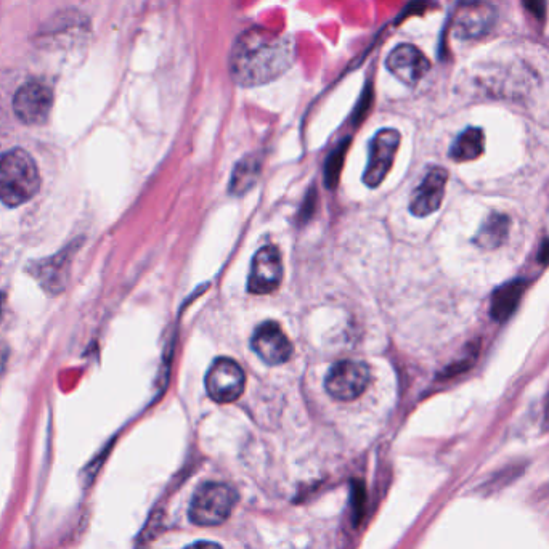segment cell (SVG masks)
<instances>
[{
    "instance_id": "cell-1",
    "label": "cell",
    "mask_w": 549,
    "mask_h": 549,
    "mask_svg": "<svg viewBox=\"0 0 549 549\" xmlns=\"http://www.w3.org/2000/svg\"><path fill=\"white\" fill-rule=\"evenodd\" d=\"M294 57L291 37L265 28L246 29L230 53V73L238 86H264L283 76L293 66Z\"/></svg>"
},
{
    "instance_id": "cell-2",
    "label": "cell",
    "mask_w": 549,
    "mask_h": 549,
    "mask_svg": "<svg viewBox=\"0 0 549 549\" xmlns=\"http://www.w3.org/2000/svg\"><path fill=\"white\" fill-rule=\"evenodd\" d=\"M39 171L28 151L15 148L0 155V201L17 208L39 190Z\"/></svg>"
},
{
    "instance_id": "cell-3",
    "label": "cell",
    "mask_w": 549,
    "mask_h": 549,
    "mask_svg": "<svg viewBox=\"0 0 549 549\" xmlns=\"http://www.w3.org/2000/svg\"><path fill=\"white\" fill-rule=\"evenodd\" d=\"M238 501V493L232 485L224 482H206L196 490L188 508L193 524L201 527H216L232 516Z\"/></svg>"
},
{
    "instance_id": "cell-4",
    "label": "cell",
    "mask_w": 549,
    "mask_h": 549,
    "mask_svg": "<svg viewBox=\"0 0 549 549\" xmlns=\"http://www.w3.org/2000/svg\"><path fill=\"white\" fill-rule=\"evenodd\" d=\"M371 381L370 366L360 360H342L331 366L326 376V392L341 402L355 400L366 391Z\"/></svg>"
},
{
    "instance_id": "cell-5",
    "label": "cell",
    "mask_w": 549,
    "mask_h": 549,
    "mask_svg": "<svg viewBox=\"0 0 549 549\" xmlns=\"http://www.w3.org/2000/svg\"><path fill=\"white\" fill-rule=\"evenodd\" d=\"M244 386L246 376L243 368L232 358H217L206 375V391L217 403H232L240 399Z\"/></svg>"
},
{
    "instance_id": "cell-6",
    "label": "cell",
    "mask_w": 549,
    "mask_h": 549,
    "mask_svg": "<svg viewBox=\"0 0 549 549\" xmlns=\"http://www.w3.org/2000/svg\"><path fill=\"white\" fill-rule=\"evenodd\" d=\"M400 134L395 129H383L373 137L370 143V155L366 164L363 183L366 187L376 188L383 183L394 164L399 150Z\"/></svg>"
},
{
    "instance_id": "cell-7",
    "label": "cell",
    "mask_w": 549,
    "mask_h": 549,
    "mask_svg": "<svg viewBox=\"0 0 549 549\" xmlns=\"http://www.w3.org/2000/svg\"><path fill=\"white\" fill-rule=\"evenodd\" d=\"M52 103V89L44 82L31 81L18 89L13 98V110L21 122L37 126L49 118Z\"/></svg>"
},
{
    "instance_id": "cell-8",
    "label": "cell",
    "mask_w": 549,
    "mask_h": 549,
    "mask_svg": "<svg viewBox=\"0 0 549 549\" xmlns=\"http://www.w3.org/2000/svg\"><path fill=\"white\" fill-rule=\"evenodd\" d=\"M283 280V261L275 246L259 249L251 265L248 291L253 294H270L278 289Z\"/></svg>"
},
{
    "instance_id": "cell-9",
    "label": "cell",
    "mask_w": 549,
    "mask_h": 549,
    "mask_svg": "<svg viewBox=\"0 0 549 549\" xmlns=\"http://www.w3.org/2000/svg\"><path fill=\"white\" fill-rule=\"evenodd\" d=\"M251 347L270 366L283 365L293 355V344L275 322H265L257 326L251 339Z\"/></svg>"
},
{
    "instance_id": "cell-10",
    "label": "cell",
    "mask_w": 549,
    "mask_h": 549,
    "mask_svg": "<svg viewBox=\"0 0 549 549\" xmlns=\"http://www.w3.org/2000/svg\"><path fill=\"white\" fill-rule=\"evenodd\" d=\"M387 70L407 86H416L431 70V63L418 47L410 44L399 45L387 57Z\"/></svg>"
},
{
    "instance_id": "cell-11",
    "label": "cell",
    "mask_w": 549,
    "mask_h": 549,
    "mask_svg": "<svg viewBox=\"0 0 549 549\" xmlns=\"http://www.w3.org/2000/svg\"><path fill=\"white\" fill-rule=\"evenodd\" d=\"M448 172L444 167H434L427 172L423 182L419 183L411 196L410 211L413 216L427 217L434 214L444 201Z\"/></svg>"
},
{
    "instance_id": "cell-12",
    "label": "cell",
    "mask_w": 549,
    "mask_h": 549,
    "mask_svg": "<svg viewBox=\"0 0 549 549\" xmlns=\"http://www.w3.org/2000/svg\"><path fill=\"white\" fill-rule=\"evenodd\" d=\"M495 21V12L490 5L480 0L461 5L453 18V33L460 39H477L490 31Z\"/></svg>"
},
{
    "instance_id": "cell-13",
    "label": "cell",
    "mask_w": 549,
    "mask_h": 549,
    "mask_svg": "<svg viewBox=\"0 0 549 549\" xmlns=\"http://www.w3.org/2000/svg\"><path fill=\"white\" fill-rule=\"evenodd\" d=\"M524 281H511L508 285L501 286L492 297L490 312L497 322H506L516 312L524 296Z\"/></svg>"
},
{
    "instance_id": "cell-14",
    "label": "cell",
    "mask_w": 549,
    "mask_h": 549,
    "mask_svg": "<svg viewBox=\"0 0 549 549\" xmlns=\"http://www.w3.org/2000/svg\"><path fill=\"white\" fill-rule=\"evenodd\" d=\"M485 150V137L484 132L477 129V127H469L463 134L455 140L453 143L452 156L455 161H474V159L480 158Z\"/></svg>"
},
{
    "instance_id": "cell-15",
    "label": "cell",
    "mask_w": 549,
    "mask_h": 549,
    "mask_svg": "<svg viewBox=\"0 0 549 549\" xmlns=\"http://www.w3.org/2000/svg\"><path fill=\"white\" fill-rule=\"evenodd\" d=\"M508 233V217L503 216V214H492L480 228L476 241L480 248L495 249L505 243Z\"/></svg>"
},
{
    "instance_id": "cell-16",
    "label": "cell",
    "mask_w": 549,
    "mask_h": 549,
    "mask_svg": "<svg viewBox=\"0 0 549 549\" xmlns=\"http://www.w3.org/2000/svg\"><path fill=\"white\" fill-rule=\"evenodd\" d=\"M261 174V161L256 158H244L233 171L232 182H230V192L233 195H244L249 188L254 187V183Z\"/></svg>"
},
{
    "instance_id": "cell-17",
    "label": "cell",
    "mask_w": 549,
    "mask_h": 549,
    "mask_svg": "<svg viewBox=\"0 0 549 549\" xmlns=\"http://www.w3.org/2000/svg\"><path fill=\"white\" fill-rule=\"evenodd\" d=\"M347 142L341 143L336 150L331 153L328 163L325 167V180L326 185L330 188H334L336 182H338L339 174H341L342 163L346 158Z\"/></svg>"
},
{
    "instance_id": "cell-18",
    "label": "cell",
    "mask_w": 549,
    "mask_h": 549,
    "mask_svg": "<svg viewBox=\"0 0 549 549\" xmlns=\"http://www.w3.org/2000/svg\"><path fill=\"white\" fill-rule=\"evenodd\" d=\"M525 9L532 13L533 17L543 20L546 13V0H522Z\"/></svg>"
},
{
    "instance_id": "cell-19",
    "label": "cell",
    "mask_w": 549,
    "mask_h": 549,
    "mask_svg": "<svg viewBox=\"0 0 549 549\" xmlns=\"http://www.w3.org/2000/svg\"><path fill=\"white\" fill-rule=\"evenodd\" d=\"M185 549H222V546L217 545L214 541H196Z\"/></svg>"
},
{
    "instance_id": "cell-20",
    "label": "cell",
    "mask_w": 549,
    "mask_h": 549,
    "mask_svg": "<svg viewBox=\"0 0 549 549\" xmlns=\"http://www.w3.org/2000/svg\"><path fill=\"white\" fill-rule=\"evenodd\" d=\"M7 360H9V347L5 342L0 341V373L4 371Z\"/></svg>"
},
{
    "instance_id": "cell-21",
    "label": "cell",
    "mask_w": 549,
    "mask_h": 549,
    "mask_svg": "<svg viewBox=\"0 0 549 549\" xmlns=\"http://www.w3.org/2000/svg\"><path fill=\"white\" fill-rule=\"evenodd\" d=\"M540 261L543 264H549V241L541 248Z\"/></svg>"
},
{
    "instance_id": "cell-22",
    "label": "cell",
    "mask_w": 549,
    "mask_h": 549,
    "mask_svg": "<svg viewBox=\"0 0 549 549\" xmlns=\"http://www.w3.org/2000/svg\"><path fill=\"white\" fill-rule=\"evenodd\" d=\"M2 312H4V294L0 293V317H2Z\"/></svg>"
}]
</instances>
